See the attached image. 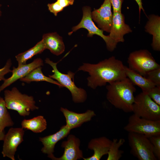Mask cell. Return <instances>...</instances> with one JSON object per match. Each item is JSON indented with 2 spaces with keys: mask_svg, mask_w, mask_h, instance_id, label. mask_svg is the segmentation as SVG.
<instances>
[{
  "mask_svg": "<svg viewBox=\"0 0 160 160\" xmlns=\"http://www.w3.org/2000/svg\"><path fill=\"white\" fill-rule=\"evenodd\" d=\"M125 66L121 61L112 56L97 64L83 63L78 70L89 73L87 85L95 89L98 87L105 86L107 83L126 78Z\"/></svg>",
  "mask_w": 160,
  "mask_h": 160,
  "instance_id": "cell-1",
  "label": "cell"
},
{
  "mask_svg": "<svg viewBox=\"0 0 160 160\" xmlns=\"http://www.w3.org/2000/svg\"><path fill=\"white\" fill-rule=\"evenodd\" d=\"M106 88V98L111 104L125 112H132L136 89L128 78L109 84Z\"/></svg>",
  "mask_w": 160,
  "mask_h": 160,
  "instance_id": "cell-2",
  "label": "cell"
},
{
  "mask_svg": "<svg viewBox=\"0 0 160 160\" xmlns=\"http://www.w3.org/2000/svg\"><path fill=\"white\" fill-rule=\"evenodd\" d=\"M4 96L7 108L17 111L21 116H28L31 111L39 109L32 96L22 94L16 87L5 90Z\"/></svg>",
  "mask_w": 160,
  "mask_h": 160,
  "instance_id": "cell-3",
  "label": "cell"
},
{
  "mask_svg": "<svg viewBox=\"0 0 160 160\" xmlns=\"http://www.w3.org/2000/svg\"><path fill=\"white\" fill-rule=\"evenodd\" d=\"M45 63L50 65L52 68L53 74L49 75L50 78L56 80L63 87H65L71 92L73 102L76 103H82L87 100V95L85 90L77 87L74 81L75 73L69 71L67 74L60 72L57 68V63H55L47 58Z\"/></svg>",
  "mask_w": 160,
  "mask_h": 160,
  "instance_id": "cell-4",
  "label": "cell"
},
{
  "mask_svg": "<svg viewBox=\"0 0 160 160\" xmlns=\"http://www.w3.org/2000/svg\"><path fill=\"white\" fill-rule=\"evenodd\" d=\"M132 112L142 118L152 121L160 120V105L145 92H142L135 97Z\"/></svg>",
  "mask_w": 160,
  "mask_h": 160,
  "instance_id": "cell-5",
  "label": "cell"
},
{
  "mask_svg": "<svg viewBox=\"0 0 160 160\" xmlns=\"http://www.w3.org/2000/svg\"><path fill=\"white\" fill-rule=\"evenodd\" d=\"M128 140L130 153L139 160H156L153 146L148 137L141 134L128 132Z\"/></svg>",
  "mask_w": 160,
  "mask_h": 160,
  "instance_id": "cell-6",
  "label": "cell"
},
{
  "mask_svg": "<svg viewBox=\"0 0 160 160\" xmlns=\"http://www.w3.org/2000/svg\"><path fill=\"white\" fill-rule=\"evenodd\" d=\"M129 68L145 76L153 70L160 68L150 52L141 49L131 53L128 58Z\"/></svg>",
  "mask_w": 160,
  "mask_h": 160,
  "instance_id": "cell-7",
  "label": "cell"
},
{
  "mask_svg": "<svg viewBox=\"0 0 160 160\" xmlns=\"http://www.w3.org/2000/svg\"><path fill=\"white\" fill-rule=\"evenodd\" d=\"M82 11L83 17L81 21L77 25L72 28V31L69 33V35H71L73 32L80 28H85L88 31V37H92L94 35L100 36L105 42L107 49L110 52L113 51L116 48L117 44L109 35H104L103 31L96 26L91 17V8L89 6L84 7Z\"/></svg>",
  "mask_w": 160,
  "mask_h": 160,
  "instance_id": "cell-8",
  "label": "cell"
},
{
  "mask_svg": "<svg viewBox=\"0 0 160 160\" xmlns=\"http://www.w3.org/2000/svg\"><path fill=\"white\" fill-rule=\"evenodd\" d=\"M124 129L128 132L143 134L147 137L160 135V120H148L133 114L129 117Z\"/></svg>",
  "mask_w": 160,
  "mask_h": 160,
  "instance_id": "cell-9",
  "label": "cell"
},
{
  "mask_svg": "<svg viewBox=\"0 0 160 160\" xmlns=\"http://www.w3.org/2000/svg\"><path fill=\"white\" fill-rule=\"evenodd\" d=\"M25 131L21 128H11L5 135L2 153L4 157L15 160L17 148L23 141Z\"/></svg>",
  "mask_w": 160,
  "mask_h": 160,
  "instance_id": "cell-10",
  "label": "cell"
},
{
  "mask_svg": "<svg viewBox=\"0 0 160 160\" xmlns=\"http://www.w3.org/2000/svg\"><path fill=\"white\" fill-rule=\"evenodd\" d=\"M111 5L109 0H104L100 7L91 12L93 20L96 22L98 28L110 33L112 25L113 14Z\"/></svg>",
  "mask_w": 160,
  "mask_h": 160,
  "instance_id": "cell-11",
  "label": "cell"
},
{
  "mask_svg": "<svg viewBox=\"0 0 160 160\" xmlns=\"http://www.w3.org/2000/svg\"><path fill=\"white\" fill-rule=\"evenodd\" d=\"M80 140L73 135H69L66 141H63L61 146L64 149L63 155L60 157L54 155L50 158L54 160H77L83 158L82 151L80 148Z\"/></svg>",
  "mask_w": 160,
  "mask_h": 160,
  "instance_id": "cell-12",
  "label": "cell"
},
{
  "mask_svg": "<svg viewBox=\"0 0 160 160\" xmlns=\"http://www.w3.org/2000/svg\"><path fill=\"white\" fill-rule=\"evenodd\" d=\"M44 65L43 61L40 58H37L28 64L18 65L17 68L14 67L11 72L12 76L5 79L0 86V93L7 87L18 79L24 77L33 70Z\"/></svg>",
  "mask_w": 160,
  "mask_h": 160,
  "instance_id": "cell-13",
  "label": "cell"
},
{
  "mask_svg": "<svg viewBox=\"0 0 160 160\" xmlns=\"http://www.w3.org/2000/svg\"><path fill=\"white\" fill-rule=\"evenodd\" d=\"M132 31L129 25L125 23L124 17L121 12H113L109 36L117 44L124 42V35Z\"/></svg>",
  "mask_w": 160,
  "mask_h": 160,
  "instance_id": "cell-14",
  "label": "cell"
},
{
  "mask_svg": "<svg viewBox=\"0 0 160 160\" xmlns=\"http://www.w3.org/2000/svg\"><path fill=\"white\" fill-rule=\"evenodd\" d=\"M60 111L65 118V125L71 129L79 127L84 123L90 121L96 116L95 112L90 110L82 113L75 112L63 107L60 108Z\"/></svg>",
  "mask_w": 160,
  "mask_h": 160,
  "instance_id": "cell-15",
  "label": "cell"
},
{
  "mask_svg": "<svg viewBox=\"0 0 160 160\" xmlns=\"http://www.w3.org/2000/svg\"><path fill=\"white\" fill-rule=\"evenodd\" d=\"M71 129L66 125L62 126L60 130L56 133L43 137H40L39 140L43 145L41 149L42 152L47 154L49 158L54 155L56 144L59 141L66 137Z\"/></svg>",
  "mask_w": 160,
  "mask_h": 160,
  "instance_id": "cell-16",
  "label": "cell"
},
{
  "mask_svg": "<svg viewBox=\"0 0 160 160\" xmlns=\"http://www.w3.org/2000/svg\"><path fill=\"white\" fill-rule=\"evenodd\" d=\"M112 140L103 136L92 139L89 142L88 148L93 150V155L89 157L83 158L84 160H100L104 155L108 154Z\"/></svg>",
  "mask_w": 160,
  "mask_h": 160,
  "instance_id": "cell-17",
  "label": "cell"
},
{
  "mask_svg": "<svg viewBox=\"0 0 160 160\" xmlns=\"http://www.w3.org/2000/svg\"><path fill=\"white\" fill-rule=\"evenodd\" d=\"M42 40L46 49H49L55 55H59L65 51V47L62 38L56 32L44 34Z\"/></svg>",
  "mask_w": 160,
  "mask_h": 160,
  "instance_id": "cell-18",
  "label": "cell"
},
{
  "mask_svg": "<svg viewBox=\"0 0 160 160\" xmlns=\"http://www.w3.org/2000/svg\"><path fill=\"white\" fill-rule=\"evenodd\" d=\"M148 20L145 27V31L153 36L151 46L156 51L160 50V18L158 15L149 16Z\"/></svg>",
  "mask_w": 160,
  "mask_h": 160,
  "instance_id": "cell-19",
  "label": "cell"
},
{
  "mask_svg": "<svg viewBox=\"0 0 160 160\" xmlns=\"http://www.w3.org/2000/svg\"><path fill=\"white\" fill-rule=\"evenodd\" d=\"M126 76L135 86L140 87L142 92L147 93L155 85L145 77L125 66Z\"/></svg>",
  "mask_w": 160,
  "mask_h": 160,
  "instance_id": "cell-20",
  "label": "cell"
},
{
  "mask_svg": "<svg viewBox=\"0 0 160 160\" xmlns=\"http://www.w3.org/2000/svg\"><path fill=\"white\" fill-rule=\"evenodd\" d=\"M21 125L23 129L30 130L35 133H39L46 129L47 124L43 116H39L30 119H24Z\"/></svg>",
  "mask_w": 160,
  "mask_h": 160,
  "instance_id": "cell-21",
  "label": "cell"
},
{
  "mask_svg": "<svg viewBox=\"0 0 160 160\" xmlns=\"http://www.w3.org/2000/svg\"><path fill=\"white\" fill-rule=\"evenodd\" d=\"M45 49L44 44L41 39L32 47L15 56L18 65L26 64L28 60L34 55L41 53Z\"/></svg>",
  "mask_w": 160,
  "mask_h": 160,
  "instance_id": "cell-22",
  "label": "cell"
},
{
  "mask_svg": "<svg viewBox=\"0 0 160 160\" xmlns=\"http://www.w3.org/2000/svg\"><path fill=\"white\" fill-rule=\"evenodd\" d=\"M41 69V66L36 68L27 75L20 79V80L27 83H30L32 81H45L56 85L59 87H63L57 81L44 75Z\"/></svg>",
  "mask_w": 160,
  "mask_h": 160,
  "instance_id": "cell-23",
  "label": "cell"
},
{
  "mask_svg": "<svg viewBox=\"0 0 160 160\" xmlns=\"http://www.w3.org/2000/svg\"><path fill=\"white\" fill-rule=\"evenodd\" d=\"M125 142L124 139L118 140L114 138L112 140L109 149L107 160H119L122 156L124 151L119 149Z\"/></svg>",
  "mask_w": 160,
  "mask_h": 160,
  "instance_id": "cell-24",
  "label": "cell"
},
{
  "mask_svg": "<svg viewBox=\"0 0 160 160\" xmlns=\"http://www.w3.org/2000/svg\"><path fill=\"white\" fill-rule=\"evenodd\" d=\"M4 100L0 96V130L3 131L7 127L13 126L14 122L7 111Z\"/></svg>",
  "mask_w": 160,
  "mask_h": 160,
  "instance_id": "cell-25",
  "label": "cell"
},
{
  "mask_svg": "<svg viewBox=\"0 0 160 160\" xmlns=\"http://www.w3.org/2000/svg\"><path fill=\"white\" fill-rule=\"evenodd\" d=\"M156 86H160V68L148 72L144 76Z\"/></svg>",
  "mask_w": 160,
  "mask_h": 160,
  "instance_id": "cell-26",
  "label": "cell"
},
{
  "mask_svg": "<svg viewBox=\"0 0 160 160\" xmlns=\"http://www.w3.org/2000/svg\"><path fill=\"white\" fill-rule=\"evenodd\" d=\"M148 137L153 146V153L157 159H160V135Z\"/></svg>",
  "mask_w": 160,
  "mask_h": 160,
  "instance_id": "cell-27",
  "label": "cell"
},
{
  "mask_svg": "<svg viewBox=\"0 0 160 160\" xmlns=\"http://www.w3.org/2000/svg\"><path fill=\"white\" fill-rule=\"evenodd\" d=\"M147 93L153 101L160 105V86H155Z\"/></svg>",
  "mask_w": 160,
  "mask_h": 160,
  "instance_id": "cell-28",
  "label": "cell"
},
{
  "mask_svg": "<svg viewBox=\"0 0 160 160\" xmlns=\"http://www.w3.org/2000/svg\"><path fill=\"white\" fill-rule=\"evenodd\" d=\"M12 65L11 60L10 59H9L7 60L4 66L0 69V81H4L6 79L4 77L5 75L11 72V70L10 68Z\"/></svg>",
  "mask_w": 160,
  "mask_h": 160,
  "instance_id": "cell-29",
  "label": "cell"
},
{
  "mask_svg": "<svg viewBox=\"0 0 160 160\" xmlns=\"http://www.w3.org/2000/svg\"><path fill=\"white\" fill-rule=\"evenodd\" d=\"M49 11L52 13L55 16H57L58 13L62 11L64 8L60 6L57 1L47 4Z\"/></svg>",
  "mask_w": 160,
  "mask_h": 160,
  "instance_id": "cell-30",
  "label": "cell"
},
{
  "mask_svg": "<svg viewBox=\"0 0 160 160\" xmlns=\"http://www.w3.org/2000/svg\"><path fill=\"white\" fill-rule=\"evenodd\" d=\"M113 9V12H121L123 0H109Z\"/></svg>",
  "mask_w": 160,
  "mask_h": 160,
  "instance_id": "cell-31",
  "label": "cell"
},
{
  "mask_svg": "<svg viewBox=\"0 0 160 160\" xmlns=\"http://www.w3.org/2000/svg\"><path fill=\"white\" fill-rule=\"evenodd\" d=\"M74 0H57L59 5L63 8L73 4Z\"/></svg>",
  "mask_w": 160,
  "mask_h": 160,
  "instance_id": "cell-32",
  "label": "cell"
},
{
  "mask_svg": "<svg viewBox=\"0 0 160 160\" xmlns=\"http://www.w3.org/2000/svg\"><path fill=\"white\" fill-rule=\"evenodd\" d=\"M137 3L139 7V13L140 16L141 10L144 12V10L143 7V4L142 0H135Z\"/></svg>",
  "mask_w": 160,
  "mask_h": 160,
  "instance_id": "cell-33",
  "label": "cell"
},
{
  "mask_svg": "<svg viewBox=\"0 0 160 160\" xmlns=\"http://www.w3.org/2000/svg\"><path fill=\"white\" fill-rule=\"evenodd\" d=\"M5 135V132L4 130L1 131L0 130V140H3Z\"/></svg>",
  "mask_w": 160,
  "mask_h": 160,
  "instance_id": "cell-34",
  "label": "cell"
},
{
  "mask_svg": "<svg viewBox=\"0 0 160 160\" xmlns=\"http://www.w3.org/2000/svg\"><path fill=\"white\" fill-rule=\"evenodd\" d=\"M1 5L0 4V17L1 16L2 12L1 9Z\"/></svg>",
  "mask_w": 160,
  "mask_h": 160,
  "instance_id": "cell-35",
  "label": "cell"
}]
</instances>
